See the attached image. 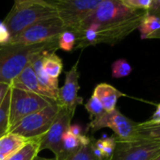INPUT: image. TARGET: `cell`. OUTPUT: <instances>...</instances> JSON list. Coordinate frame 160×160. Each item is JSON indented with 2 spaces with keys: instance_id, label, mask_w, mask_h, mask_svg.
I'll return each mask as SVG.
<instances>
[{
  "instance_id": "obj_5",
  "label": "cell",
  "mask_w": 160,
  "mask_h": 160,
  "mask_svg": "<svg viewBox=\"0 0 160 160\" xmlns=\"http://www.w3.org/2000/svg\"><path fill=\"white\" fill-rule=\"evenodd\" d=\"M67 29L64 22L58 16H55L43 19L30 26L12 38L10 43L32 45L48 42L58 40L59 35Z\"/></svg>"
},
{
  "instance_id": "obj_6",
  "label": "cell",
  "mask_w": 160,
  "mask_h": 160,
  "mask_svg": "<svg viewBox=\"0 0 160 160\" xmlns=\"http://www.w3.org/2000/svg\"><path fill=\"white\" fill-rule=\"evenodd\" d=\"M138 122L127 118L119 109L105 112L100 117L91 121L89 129L92 132L103 128H109L114 132V136L119 141H131L137 138Z\"/></svg>"
},
{
  "instance_id": "obj_29",
  "label": "cell",
  "mask_w": 160,
  "mask_h": 160,
  "mask_svg": "<svg viewBox=\"0 0 160 160\" xmlns=\"http://www.w3.org/2000/svg\"><path fill=\"white\" fill-rule=\"evenodd\" d=\"M146 12L148 14L160 17V0H152L151 5Z\"/></svg>"
},
{
  "instance_id": "obj_21",
  "label": "cell",
  "mask_w": 160,
  "mask_h": 160,
  "mask_svg": "<svg viewBox=\"0 0 160 160\" xmlns=\"http://www.w3.org/2000/svg\"><path fill=\"white\" fill-rule=\"evenodd\" d=\"M138 29L140 32V38L142 40L149 39L153 33L160 29V17L148 14L146 12Z\"/></svg>"
},
{
  "instance_id": "obj_13",
  "label": "cell",
  "mask_w": 160,
  "mask_h": 160,
  "mask_svg": "<svg viewBox=\"0 0 160 160\" xmlns=\"http://www.w3.org/2000/svg\"><path fill=\"white\" fill-rule=\"evenodd\" d=\"M92 94L100 101L104 109L107 112H110L116 109L118 100L121 97L125 96L124 93H122V92L108 83L98 84L95 87Z\"/></svg>"
},
{
  "instance_id": "obj_23",
  "label": "cell",
  "mask_w": 160,
  "mask_h": 160,
  "mask_svg": "<svg viewBox=\"0 0 160 160\" xmlns=\"http://www.w3.org/2000/svg\"><path fill=\"white\" fill-rule=\"evenodd\" d=\"M132 72V67L124 58L115 60L111 65V73L114 78H123L128 76Z\"/></svg>"
},
{
  "instance_id": "obj_34",
  "label": "cell",
  "mask_w": 160,
  "mask_h": 160,
  "mask_svg": "<svg viewBox=\"0 0 160 160\" xmlns=\"http://www.w3.org/2000/svg\"><path fill=\"white\" fill-rule=\"evenodd\" d=\"M149 39H160V29L158 31H156L155 33H153Z\"/></svg>"
},
{
  "instance_id": "obj_18",
  "label": "cell",
  "mask_w": 160,
  "mask_h": 160,
  "mask_svg": "<svg viewBox=\"0 0 160 160\" xmlns=\"http://www.w3.org/2000/svg\"><path fill=\"white\" fill-rule=\"evenodd\" d=\"M42 67L48 76L58 79L63 71V62L56 52H45L42 57Z\"/></svg>"
},
{
  "instance_id": "obj_28",
  "label": "cell",
  "mask_w": 160,
  "mask_h": 160,
  "mask_svg": "<svg viewBox=\"0 0 160 160\" xmlns=\"http://www.w3.org/2000/svg\"><path fill=\"white\" fill-rule=\"evenodd\" d=\"M12 41V36L9 28L4 24V22H0V45H5L10 43Z\"/></svg>"
},
{
  "instance_id": "obj_31",
  "label": "cell",
  "mask_w": 160,
  "mask_h": 160,
  "mask_svg": "<svg viewBox=\"0 0 160 160\" xmlns=\"http://www.w3.org/2000/svg\"><path fill=\"white\" fill-rule=\"evenodd\" d=\"M11 90V85L10 84H5V83H0V106L3 103L7 93Z\"/></svg>"
},
{
  "instance_id": "obj_9",
  "label": "cell",
  "mask_w": 160,
  "mask_h": 160,
  "mask_svg": "<svg viewBox=\"0 0 160 160\" xmlns=\"http://www.w3.org/2000/svg\"><path fill=\"white\" fill-rule=\"evenodd\" d=\"M160 154V143L138 138L131 141L117 140L110 160H151Z\"/></svg>"
},
{
  "instance_id": "obj_3",
  "label": "cell",
  "mask_w": 160,
  "mask_h": 160,
  "mask_svg": "<svg viewBox=\"0 0 160 160\" xmlns=\"http://www.w3.org/2000/svg\"><path fill=\"white\" fill-rule=\"evenodd\" d=\"M55 16H58V12L49 2L24 6L14 5L3 22L9 28L12 39L35 23Z\"/></svg>"
},
{
  "instance_id": "obj_27",
  "label": "cell",
  "mask_w": 160,
  "mask_h": 160,
  "mask_svg": "<svg viewBox=\"0 0 160 160\" xmlns=\"http://www.w3.org/2000/svg\"><path fill=\"white\" fill-rule=\"evenodd\" d=\"M124 5L133 10L147 11L151 5L152 0H122Z\"/></svg>"
},
{
  "instance_id": "obj_17",
  "label": "cell",
  "mask_w": 160,
  "mask_h": 160,
  "mask_svg": "<svg viewBox=\"0 0 160 160\" xmlns=\"http://www.w3.org/2000/svg\"><path fill=\"white\" fill-rule=\"evenodd\" d=\"M117 139L115 136L107 137L104 136L100 139H93L92 138V149L94 152V154L100 158L101 160H110L115 147H116Z\"/></svg>"
},
{
  "instance_id": "obj_10",
  "label": "cell",
  "mask_w": 160,
  "mask_h": 160,
  "mask_svg": "<svg viewBox=\"0 0 160 160\" xmlns=\"http://www.w3.org/2000/svg\"><path fill=\"white\" fill-rule=\"evenodd\" d=\"M73 114L66 108H58V114L48 131L41 138L40 151L50 150L58 160L62 158V138L71 125Z\"/></svg>"
},
{
  "instance_id": "obj_20",
  "label": "cell",
  "mask_w": 160,
  "mask_h": 160,
  "mask_svg": "<svg viewBox=\"0 0 160 160\" xmlns=\"http://www.w3.org/2000/svg\"><path fill=\"white\" fill-rule=\"evenodd\" d=\"M137 138L160 143V123H149L148 122H138Z\"/></svg>"
},
{
  "instance_id": "obj_16",
  "label": "cell",
  "mask_w": 160,
  "mask_h": 160,
  "mask_svg": "<svg viewBox=\"0 0 160 160\" xmlns=\"http://www.w3.org/2000/svg\"><path fill=\"white\" fill-rule=\"evenodd\" d=\"M92 140V138L86 136L85 134L80 136H74L71 134L68 130L65 132L62 138V158L64 160L69 155L76 152L82 146L89 144Z\"/></svg>"
},
{
  "instance_id": "obj_25",
  "label": "cell",
  "mask_w": 160,
  "mask_h": 160,
  "mask_svg": "<svg viewBox=\"0 0 160 160\" xmlns=\"http://www.w3.org/2000/svg\"><path fill=\"white\" fill-rule=\"evenodd\" d=\"M91 143H92V140L89 144L82 146L76 152L69 155L64 160H101L94 154V152L92 149Z\"/></svg>"
},
{
  "instance_id": "obj_8",
  "label": "cell",
  "mask_w": 160,
  "mask_h": 160,
  "mask_svg": "<svg viewBox=\"0 0 160 160\" xmlns=\"http://www.w3.org/2000/svg\"><path fill=\"white\" fill-rule=\"evenodd\" d=\"M103 0H48L58 16L64 22L69 30L75 28L99 6Z\"/></svg>"
},
{
  "instance_id": "obj_11",
  "label": "cell",
  "mask_w": 160,
  "mask_h": 160,
  "mask_svg": "<svg viewBox=\"0 0 160 160\" xmlns=\"http://www.w3.org/2000/svg\"><path fill=\"white\" fill-rule=\"evenodd\" d=\"M80 72L78 71V62H76L69 71L65 72L64 85L58 89L57 104L58 107L66 108L74 115L76 108L83 104V98L78 95Z\"/></svg>"
},
{
  "instance_id": "obj_14",
  "label": "cell",
  "mask_w": 160,
  "mask_h": 160,
  "mask_svg": "<svg viewBox=\"0 0 160 160\" xmlns=\"http://www.w3.org/2000/svg\"><path fill=\"white\" fill-rule=\"evenodd\" d=\"M29 139L9 132L0 138V160H6L12 154L19 151Z\"/></svg>"
},
{
  "instance_id": "obj_19",
  "label": "cell",
  "mask_w": 160,
  "mask_h": 160,
  "mask_svg": "<svg viewBox=\"0 0 160 160\" xmlns=\"http://www.w3.org/2000/svg\"><path fill=\"white\" fill-rule=\"evenodd\" d=\"M41 138L29 139L19 151L12 154L6 160H33L41 152Z\"/></svg>"
},
{
  "instance_id": "obj_7",
  "label": "cell",
  "mask_w": 160,
  "mask_h": 160,
  "mask_svg": "<svg viewBox=\"0 0 160 160\" xmlns=\"http://www.w3.org/2000/svg\"><path fill=\"white\" fill-rule=\"evenodd\" d=\"M58 108V105L53 102L43 109L24 118L10 132L20 135L28 139L41 138L50 128Z\"/></svg>"
},
{
  "instance_id": "obj_1",
  "label": "cell",
  "mask_w": 160,
  "mask_h": 160,
  "mask_svg": "<svg viewBox=\"0 0 160 160\" xmlns=\"http://www.w3.org/2000/svg\"><path fill=\"white\" fill-rule=\"evenodd\" d=\"M146 11L133 10L122 0H103L94 12L71 29L76 49L105 43L114 45L138 29Z\"/></svg>"
},
{
  "instance_id": "obj_12",
  "label": "cell",
  "mask_w": 160,
  "mask_h": 160,
  "mask_svg": "<svg viewBox=\"0 0 160 160\" xmlns=\"http://www.w3.org/2000/svg\"><path fill=\"white\" fill-rule=\"evenodd\" d=\"M11 86L13 88H17L20 90H24L27 92L36 93L38 95H41V96L47 98L54 102L58 101L57 95L48 92L40 84L39 80L37 79V76L35 74V72L30 63L21 72V73L17 77H15L12 80L11 83Z\"/></svg>"
},
{
  "instance_id": "obj_4",
  "label": "cell",
  "mask_w": 160,
  "mask_h": 160,
  "mask_svg": "<svg viewBox=\"0 0 160 160\" xmlns=\"http://www.w3.org/2000/svg\"><path fill=\"white\" fill-rule=\"evenodd\" d=\"M53 102L36 93L11 87L8 133L24 118L43 109Z\"/></svg>"
},
{
  "instance_id": "obj_36",
  "label": "cell",
  "mask_w": 160,
  "mask_h": 160,
  "mask_svg": "<svg viewBox=\"0 0 160 160\" xmlns=\"http://www.w3.org/2000/svg\"><path fill=\"white\" fill-rule=\"evenodd\" d=\"M47 1H48V0H47Z\"/></svg>"
},
{
  "instance_id": "obj_15",
  "label": "cell",
  "mask_w": 160,
  "mask_h": 160,
  "mask_svg": "<svg viewBox=\"0 0 160 160\" xmlns=\"http://www.w3.org/2000/svg\"><path fill=\"white\" fill-rule=\"evenodd\" d=\"M43 53H40L37 56H35L33 58V59L31 60L30 64L35 72V74L37 76V79L39 80L40 84L48 92L54 93L55 95H58V79H55L52 78L50 76H48L42 70V57L43 55Z\"/></svg>"
},
{
  "instance_id": "obj_35",
  "label": "cell",
  "mask_w": 160,
  "mask_h": 160,
  "mask_svg": "<svg viewBox=\"0 0 160 160\" xmlns=\"http://www.w3.org/2000/svg\"><path fill=\"white\" fill-rule=\"evenodd\" d=\"M151 160H160V154L156 155L155 157H153V158H152V159H151Z\"/></svg>"
},
{
  "instance_id": "obj_2",
  "label": "cell",
  "mask_w": 160,
  "mask_h": 160,
  "mask_svg": "<svg viewBox=\"0 0 160 160\" xmlns=\"http://www.w3.org/2000/svg\"><path fill=\"white\" fill-rule=\"evenodd\" d=\"M58 49V40L32 45L19 43L0 45V83L11 85L35 56L42 52H56Z\"/></svg>"
},
{
  "instance_id": "obj_24",
  "label": "cell",
  "mask_w": 160,
  "mask_h": 160,
  "mask_svg": "<svg viewBox=\"0 0 160 160\" xmlns=\"http://www.w3.org/2000/svg\"><path fill=\"white\" fill-rule=\"evenodd\" d=\"M75 43H76V37L74 33L69 29L63 31L58 39V49H61L66 52L72 51L75 47Z\"/></svg>"
},
{
  "instance_id": "obj_26",
  "label": "cell",
  "mask_w": 160,
  "mask_h": 160,
  "mask_svg": "<svg viewBox=\"0 0 160 160\" xmlns=\"http://www.w3.org/2000/svg\"><path fill=\"white\" fill-rule=\"evenodd\" d=\"M84 107L90 114V120L91 121L100 117L101 115H103L106 112V110L104 109L100 101L93 94L91 96V98L88 100V102L85 104Z\"/></svg>"
},
{
  "instance_id": "obj_30",
  "label": "cell",
  "mask_w": 160,
  "mask_h": 160,
  "mask_svg": "<svg viewBox=\"0 0 160 160\" xmlns=\"http://www.w3.org/2000/svg\"><path fill=\"white\" fill-rule=\"evenodd\" d=\"M48 3L46 0H14L15 6H24L28 4H45Z\"/></svg>"
},
{
  "instance_id": "obj_22",
  "label": "cell",
  "mask_w": 160,
  "mask_h": 160,
  "mask_svg": "<svg viewBox=\"0 0 160 160\" xmlns=\"http://www.w3.org/2000/svg\"><path fill=\"white\" fill-rule=\"evenodd\" d=\"M12 87V86H11ZM11 100V90L7 93L3 103L0 106V138L9 131V108Z\"/></svg>"
},
{
  "instance_id": "obj_33",
  "label": "cell",
  "mask_w": 160,
  "mask_h": 160,
  "mask_svg": "<svg viewBox=\"0 0 160 160\" xmlns=\"http://www.w3.org/2000/svg\"><path fill=\"white\" fill-rule=\"evenodd\" d=\"M33 160H58L56 157H53V158H46V157H41L39 155H37Z\"/></svg>"
},
{
  "instance_id": "obj_32",
  "label": "cell",
  "mask_w": 160,
  "mask_h": 160,
  "mask_svg": "<svg viewBox=\"0 0 160 160\" xmlns=\"http://www.w3.org/2000/svg\"><path fill=\"white\" fill-rule=\"evenodd\" d=\"M149 123H160V104L157 106L156 110L152 114V116L150 118V120L146 121Z\"/></svg>"
}]
</instances>
